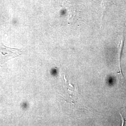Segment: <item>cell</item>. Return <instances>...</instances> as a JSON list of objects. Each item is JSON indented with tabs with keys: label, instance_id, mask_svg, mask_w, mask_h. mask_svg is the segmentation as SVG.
Here are the masks:
<instances>
[{
	"label": "cell",
	"instance_id": "cell-1",
	"mask_svg": "<svg viewBox=\"0 0 126 126\" xmlns=\"http://www.w3.org/2000/svg\"><path fill=\"white\" fill-rule=\"evenodd\" d=\"M20 49L8 47L0 43V66L10 59L16 58L22 54Z\"/></svg>",
	"mask_w": 126,
	"mask_h": 126
}]
</instances>
